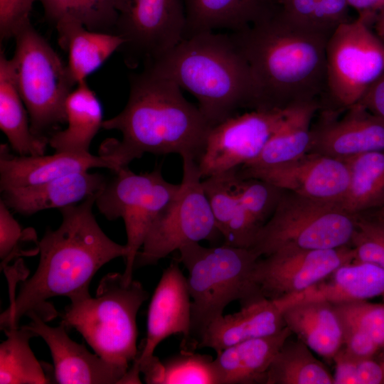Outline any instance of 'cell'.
<instances>
[{
    "label": "cell",
    "mask_w": 384,
    "mask_h": 384,
    "mask_svg": "<svg viewBox=\"0 0 384 384\" xmlns=\"http://www.w3.org/2000/svg\"><path fill=\"white\" fill-rule=\"evenodd\" d=\"M97 194L59 209L61 224L48 229L39 241L37 270L1 314V329L19 326L21 317L32 311L46 321L52 319L58 313L48 299L64 296L72 302L90 297L89 285L98 270L114 258L126 257V245L111 240L93 215Z\"/></svg>",
    "instance_id": "6da1fadb"
},
{
    "label": "cell",
    "mask_w": 384,
    "mask_h": 384,
    "mask_svg": "<svg viewBox=\"0 0 384 384\" xmlns=\"http://www.w3.org/2000/svg\"><path fill=\"white\" fill-rule=\"evenodd\" d=\"M129 82L125 107L102 126L120 132L122 138L105 139L99 154L122 167L146 153L176 154L198 162L213 127L198 106L183 97L176 83L148 68L132 73Z\"/></svg>",
    "instance_id": "7a4b0ae2"
},
{
    "label": "cell",
    "mask_w": 384,
    "mask_h": 384,
    "mask_svg": "<svg viewBox=\"0 0 384 384\" xmlns=\"http://www.w3.org/2000/svg\"><path fill=\"white\" fill-rule=\"evenodd\" d=\"M230 34L250 70L252 110L285 109L325 96L329 36L291 24L279 14Z\"/></svg>",
    "instance_id": "3957f363"
},
{
    "label": "cell",
    "mask_w": 384,
    "mask_h": 384,
    "mask_svg": "<svg viewBox=\"0 0 384 384\" xmlns=\"http://www.w3.org/2000/svg\"><path fill=\"white\" fill-rule=\"evenodd\" d=\"M193 95L212 126L252 110L254 88L249 65L230 33L204 32L183 39L146 64Z\"/></svg>",
    "instance_id": "277c9868"
},
{
    "label": "cell",
    "mask_w": 384,
    "mask_h": 384,
    "mask_svg": "<svg viewBox=\"0 0 384 384\" xmlns=\"http://www.w3.org/2000/svg\"><path fill=\"white\" fill-rule=\"evenodd\" d=\"M178 251L177 260L188 272L191 299L190 331L182 346L194 351L207 327L230 303L238 300L244 306L263 299L252 278L260 257L250 248L225 244L207 247L195 242Z\"/></svg>",
    "instance_id": "5b68a950"
},
{
    "label": "cell",
    "mask_w": 384,
    "mask_h": 384,
    "mask_svg": "<svg viewBox=\"0 0 384 384\" xmlns=\"http://www.w3.org/2000/svg\"><path fill=\"white\" fill-rule=\"evenodd\" d=\"M142 284L127 282L122 274L102 278L95 297L72 302L61 314V323L75 329L107 362L128 372L139 356L137 313L147 298Z\"/></svg>",
    "instance_id": "8992f818"
},
{
    "label": "cell",
    "mask_w": 384,
    "mask_h": 384,
    "mask_svg": "<svg viewBox=\"0 0 384 384\" xmlns=\"http://www.w3.org/2000/svg\"><path fill=\"white\" fill-rule=\"evenodd\" d=\"M356 216L336 202L284 191L252 249L260 257L282 249L326 250L351 245Z\"/></svg>",
    "instance_id": "52a82bcc"
},
{
    "label": "cell",
    "mask_w": 384,
    "mask_h": 384,
    "mask_svg": "<svg viewBox=\"0 0 384 384\" xmlns=\"http://www.w3.org/2000/svg\"><path fill=\"white\" fill-rule=\"evenodd\" d=\"M11 61L32 132L46 136L66 122L65 103L74 82L65 64L30 21L17 31Z\"/></svg>",
    "instance_id": "ba28073f"
},
{
    "label": "cell",
    "mask_w": 384,
    "mask_h": 384,
    "mask_svg": "<svg viewBox=\"0 0 384 384\" xmlns=\"http://www.w3.org/2000/svg\"><path fill=\"white\" fill-rule=\"evenodd\" d=\"M181 159L183 177L178 191L149 230L137 255L134 269L156 264L185 245L222 238L202 186L197 161L190 157Z\"/></svg>",
    "instance_id": "9c48e42d"
},
{
    "label": "cell",
    "mask_w": 384,
    "mask_h": 384,
    "mask_svg": "<svg viewBox=\"0 0 384 384\" xmlns=\"http://www.w3.org/2000/svg\"><path fill=\"white\" fill-rule=\"evenodd\" d=\"M115 176L98 193L95 206L109 220L122 218L127 234V255L124 280L133 279L134 261L155 219L176 194L180 184L167 181L160 168L136 174L127 166L114 172Z\"/></svg>",
    "instance_id": "30bf717a"
},
{
    "label": "cell",
    "mask_w": 384,
    "mask_h": 384,
    "mask_svg": "<svg viewBox=\"0 0 384 384\" xmlns=\"http://www.w3.org/2000/svg\"><path fill=\"white\" fill-rule=\"evenodd\" d=\"M366 15L337 28L326 44V90L331 110L357 104L384 71V42Z\"/></svg>",
    "instance_id": "8fae6325"
},
{
    "label": "cell",
    "mask_w": 384,
    "mask_h": 384,
    "mask_svg": "<svg viewBox=\"0 0 384 384\" xmlns=\"http://www.w3.org/2000/svg\"><path fill=\"white\" fill-rule=\"evenodd\" d=\"M185 28L183 0H129L115 34L124 41L119 49L124 63L134 69L173 49L184 38Z\"/></svg>",
    "instance_id": "7c38bea8"
},
{
    "label": "cell",
    "mask_w": 384,
    "mask_h": 384,
    "mask_svg": "<svg viewBox=\"0 0 384 384\" xmlns=\"http://www.w3.org/2000/svg\"><path fill=\"white\" fill-rule=\"evenodd\" d=\"M285 109L252 110L213 126L198 161L201 177L236 170L255 159L283 122Z\"/></svg>",
    "instance_id": "4fadbf2b"
},
{
    "label": "cell",
    "mask_w": 384,
    "mask_h": 384,
    "mask_svg": "<svg viewBox=\"0 0 384 384\" xmlns=\"http://www.w3.org/2000/svg\"><path fill=\"white\" fill-rule=\"evenodd\" d=\"M353 260L351 245L326 250L282 249L260 257L252 278L262 297L278 299L304 293Z\"/></svg>",
    "instance_id": "5bb4252c"
},
{
    "label": "cell",
    "mask_w": 384,
    "mask_h": 384,
    "mask_svg": "<svg viewBox=\"0 0 384 384\" xmlns=\"http://www.w3.org/2000/svg\"><path fill=\"white\" fill-rule=\"evenodd\" d=\"M238 175L261 179L307 198L338 203L349 183L348 167L343 159L313 151L277 165L240 168Z\"/></svg>",
    "instance_id": "9a60e30c"
},
{
    "label": "cell",
    "mask_w": 384,
    "mask_h": 384,
    "mask_svg": "<svg viewBox=\"0 0 384 384\" xmlns=\"http://www.w3.org/2000/svg\"><path fill=\"white\" fill-rule=\"evenodd\" d=\"M28 329L47 343L53 361L55 382L60 384L124 383L127 371L90 353L73 341L63 323L52 327L35 312H30Z\"/></svg>",
    "instance_id": "2e32d148"
},
{
    "label": "cell",
    "mask_w": 384,
    "mask_h": 384,
    "mask_svg": "<svg viewBox=\"0 0 384 384\" xmlns=\"http://www.w3.org/2000/svg\"><path fill=\"white\" fill-rule=\"evenodd\" d=\"M176 260L164 271L151 299L144 344L132 367H139L154 355L159 344L176 334L188 336L191 319V299L186 277ZM141 373V372H140Z\"/></svg>",
    "instance_id": "e0dca14e"
},
{
    "label": "cell",
    "mask_w": 384,
    "mask_h": 384,
    "mask_svg": "<svg viewBox=\"0 0 384 384\" xmlns=\"http://www.w3.org/2000/svg\"><path fill=\"white\" fill-rule=\"evenodd\" d=\"M340 119L328 109L311 127V151L344 159L356 155L384 151V121L356 104Z\"/></svg>",
    "instance_id": "ac0fdd59"
},
{
    "label": "cell",
    "mask_w": 384,
    "mask_h": 384,
    "mask_svg": "<svg viewBox=\"0 0 384 384\" xmlns=\"http://www.w3.org/2000/svg\"><path fill=\"white\" fill-rule=\"evenodd\" d=\"M121 167L108 156L90 152L14 156L9 153V146L3 144L0 146V190L37 184L93 168L114 172Z\"/></svg>",
    "instance_id": "d6986e66"
},
{
    "label": "cell",
    "mask_w": 384,
    "mask_h": 384,
    "mask_svg": "<svg viewBox=\"0 0 384 384\" xmlns=\"http://www.w3.org/2000/svg\"><path fill=\"white\" fill-rule=\"evenodd\" d=\"M298 299L297 295L278 299H260L231 314H223L206 329L197 348L216 353L235 343L274 334L284 328V309Z\"/></svg>",
    "instance_id": "ffe728a7"
},
{
    "label": "cell",
    "mask_w": 384,
    "mask_h": 384,
    "mask_svg": "<svg viewBox=\"0 0 384 384\" xmlns=\"http://www.w3.org/2000/svg\"><path fill=\"white\" fill-rule=\"evenodd\" d=\"M107 181L99 173L83 171L31 186L1 191L13 211L31 215L39 211L77 204L98 193Z\"/></svg>",
    "instance_id": "44dd1931"
},
{
    "label": "cell",
    "mask_w": 384,
    "mask_h": 384,
    "mask_svg": "<svg viewBox=\"0 0 384 384\" xmlns=\"http://www.w3.org/2000/svg\"><path fill=\"white\" fill-rule=\"evenodd\" d=\"M183 4L184 38L219 29L243 31L279 11V0H183Z\"/></svg>",
    "instance_id": "7402d4cb"
},
{
    "label": "cell",
    "mask_w": 384,
    "mask_h": 384,
    "mask_svg": "<svg viewBox=\"0 0 384 384\" xmlns=\"http://www.w3.org/2000/svg\"><path fill=\"white\" fill-rule=\"evenodd\" d=\"M283 318L292 334L322 358L334 361L342 348L343 324L334 303L302 295L284 309Z\"/></svg>",
    "instance_id": "603a6c76"
},
{
    "label": "cell",
    "mask_w": 384,
    "mask_h": 384,
    "mask_svg": "<svg viewBox=\"0 0 384 384\" xmlns=\"http://www.w3.org/2000/svg\"><path fill=\"white\" fill-rule=\"evenodd\" d=\"M292 335L285 326L274 334L246 340L218 352L214 362L220 384H265L272 361Z\"/></svg>",
    "instance_id": "cb8c5ba5"
},
{
    "label": "cell",
    "mask_w": 384,
    "mask_h": 384,
    "mask_svg": "<svg viewBox=\"0 0 384 384\" xmlns=\"http://www.w3.org/2000/svg\"><path fill=\"white\" fill-rule=\"evenodd\" d=\"M55 26L58 43L68 53L67 66L76 85L85 80L124 42L117 34L90 31L70 16L62 18Z\"/></svg>",
    "instance_id": "d4e9b609"
},
{
    "label": "cell",
    "mask_w": 384,
    "mask_h": 384,
    "mask_svg": "<svg viewBox=\"0 0 384 384\" xmlns=\"http://www.w3.org/2000/svg\"><path fill=\"white\" fill-rule=\"evenodd\" d=\"M237 170L203 178L202 186L223 244L251 248L260 227L246 211L234 188Z\"/></svg>",
    "instance_id": "484cf974"
},
{
    "label": "cell",
    "mask_w": 384,
    "mask_h": 384,
    "mask_svg": "<svg viewBox=\"0 0 384 384\" xmlns=\"http://www.w3.org/2000/svg\"><path fill=\"white\" fill-rule=\"evenodd\" d=\"M65 103L67 127L48 137V145L56 152H90L93 138L102 126V107L86 80L78 83Z\"/></svg>",
    "instance_id": "4316f807"
},
{
    "label": "cell",
    "mask_w": 384,
    "mask_h": 384,
    "mask_svg": "<svg viewBox=\"0 0 384 384\" xmlns=\"http://www.w3.org/2000/svg\"><path fill=\"white\" fill-rule=\"evenodd\" d=\"M28 111L17 88L11 59L0 52V129L20 156L45 154L48 138L31 131Z\"/></svg>",
    "instance_id": "83f0119b"
},
{
    "label": "cell",
    "mask_w": 384,
    "mask_h": 384,
    "mask_svg": "<svg viewBox=\"0 0 384 384\" xmlns=\"http://www.w3.org/2000/svg\"><path fill=\"white\" fill-rule=\"evenodd\" d=\"M321 107L319 101H307L287 107L286 116L260 155L240 168H260L285 163L308 152L312 144L311 122Z\"/></svg>",
    "instance_id": "f1b7e54d"
},
{
    "label": "cell",
    "mask_w": 384,
    "mask_h": 384,
    "mask_svg": "<svg viewBox=\"0 0 384 384\" xmlns=\"http://www.w3.org/2000/svg\"><path fill=\"white\" fill-rule=\"evenodd\" d=\"M302 294L304 299H322L332 303L384 297V268L372 262L353 260L341 265Z\"/></svg>",
    "instance_id": "f546056e"
},
{
    "label": "cell",
    "mask_w": 384,
    "mask_h": 384,
    "mask_svg": "<svg viewBox=\"0 0 384 384\" xmlns=\"http://www.w3.org/2000/svg\"><path fill=\"white\" fill-rule=\"evenodd\" d=\"M349 183L341 207L356 215L384 207V151H370L343 159Z\"/></svg>",
    "instance_id": "4dcf8cb0"
},
{
    "label": "cell",
    "mask_w": 384,
    "mask_h": 384,
    "mask_svg": "<svg viewBox=\"0 0 384 384\" xmlns=\"http://www.w3.org/2000/svg\"><path fill=\"white\" fill-rule=\"evenodd\" d=\"M6 339L0 345L1 384L55 383L50 366L35 357L29 345L36 334L26 325L4 329Z\"/></svg>",
    "instance_id": "1f68e13d"
},
{
    "label": "cell",
    "mask_w": 384,
    "mask_h": 384,
    "mask_svg": "<svg viewBox=\"0 0 384 384\" xmlns=\"http://www.w3.org/2000/svg\"><path fill=\"white\" fill-rule=\"evenodd\" d=\"M139 370L149 384H220L214 359L193 351L182 349L164 362L154 356Z\"/></svg>",
    "instance_id": "d6a6232c"
},
{
    "label": "cell",
    "mask_w": 384,
    "mask_h": 384,
    "mask_svg": "<svg viewBox=\"0 0 384 384\" xmlns=\"http://www.w3.org/2000/svg\"><path fill=\"white\" fill-rule=\"evenodd\" d=\"M311 351L289 337L272 361L265 384H334V375Z\"/></svg>",
    "instance_id": "836d02e7"
},
{
    "label": "cell",
    "mask_w": 384,
    "mask_h": 384,
    "mask_svg": "<svg viewBox=\"0 0 384 384\" xmlns=\"http://www.w3.org/2000/svg\"><path fill=\"white\" fill-rule=\"evenodd\" d=\"M43 8L46 20L55 24L70 16L90 31L115 34L119 14L129 0H37Z\"/></svg>",
    "instance_id": "e575fe53"
},
{
    "label": "cell",
    "mask_w": 384,
    "mask_h": 384,
    "mask_svg": "<svg viewBox=\"0 0 384 384\" xmlns=\"http://www.w3.org/2000/svg\"><path fill=\"white\" fill-rule=\"evenodd\" d=\"M356 225L351 246L354 260L384 268V207L356 215Z\"/></svg>",
    "instance_id": "d590c367"
},
{
    "label": "cell",
    "mask_w": 384,
    "mask_h": 384,
    "mask_svg": "<svg viewBox=\"0 0 384 384\" xmlns=\"http://www.w3.org/2000/svg\"><path fill=\"white\" fill-rule=\"evenodd\" d=\"M238 170L233 177L234 188L246 211L261 228L272 215L284 190L261 179L240 178Z\"/></svg>",
    "instance_id": "8d00e7d4"
},
{
    "label": "cell",
    "mask_w": 384,
    "mask_h": 384,
    "mask_svg": "<svg viewBox=\"0 0 384 384\" xmlns=\"http://www.w3.org/2000/svg\"><path fill=\"white\" fill-rule=\"evenodd\" d=\"M31 243L39 245L33 228H23L11 214L9 208L0 200V260L1 270L21 256H33L25 249Z\"/></svg>",
    "instance_id": "74e56055"
},
{
    "label": "cell",
    "mask_w": 384,
    "mask_h": 384,
    "mask_svg": "<svg viewBox=\"0 0 384 384\" xmlns=\"http://www.w3.org/2000/svg\"><path fill=\"white\" fill-rule=\"evenodd\" d=\"M342 321L384 346V303L367 300L334 303Z\"/></svg>",
    "instance_id": "f35d334b"
},
{
    "label": "cell",
    "mask_w": 384,
    "mask_h": 384,
    "mask_svg": "<svg viewBox=\"0 0 384 384\" xmlns=\"http://www.w3.org/2000/svg\"><path fill=\"white\" fill-rule=\"evenodd\" d=\"M334 361V384H384L382 366L372 358H355L341 348Z\"/></svg>",
    "instance_id": "ab89813d"
},
{
    "label": "cell",
    "mask_w": 384,
    "mask_h": 384,
    "mask_svg": "<svg viewBox=\"0 0 384 384\" xmlns=\"http://www.w3.org/2000/svg\"><path fill=\"white\" fill-rule=\"evenodd\" d=\"M350 6L347 0H321L304 28L330 37L349 18Z\"/></svg>",
    "instance_id": "60d3db41"
},
{
    "label": "cell",
    "mask_w": 384,
    "mask_h": 384,
    "mask_svg": "<svg viewBox=\"0 0 384 384\" xmlns=\"http://www.w3.org/2000/svg\"><path fill=\"white\" fill-rule=\"evenodd\" d=\"M37 0H0L1 41L14 38L18 30L30 21L29 14Z\"/></svg>",
    "instance_id": "b9f144b4"
},
{
    "label": "cell",
    "mask_w": 384,
    "mask_h": 384,
    "mask_svg": "<svg viewBox=\"0 0 384 384\" xmlns=\"http://www.w3.org/2000/svg\"><path fill=\"white\" fill-rule=\"evenodd\" d=\"M321 0H279V16L285 21L304 27Z\"/></svg>",
    "instance_id": "7bdbcfd3"
},
{
    "label": "cell",
    "mask_w": 384,
    "mask_h": 384,
    "mask_svg": "<svg viewBox=\"0 0 384 384\" xmlns=\"http://www.w3.org/2000/svg\"><path fill=\"white\" fill-rule=\"evenodd\" d=\"M357 104L384 121V71Z\"/></svg>",
    "instance_id": "ee69618b"
},
{
    "label": "cell",
    "mask_w": 384,
    "mask_h": 384,
    "mask_svg": "<svg viewBox=\"0 0 384 384\" xmlns=\"http://www.w3.org/2000/svg\"><path fill=\"white\" fill-rule=\"evenodd\" d=\"M350 7L355 9L358 14L369 17L373 24L376 17L384 12V0H347Z\"/></svg>",
    "instance_id": "f6af8a7d"
},
{
    "label": "cell",
    "mask_w": 384,
    "mask_h": 384,
    "mask_svg": "<svg viewBox=\"0 0 384 384\" xmlns=\"http://www.w3.org/2000/svg\"><path fill=\"white\" fill-rule=\"evenodd\" d=\"M372 27L376 35L384 42V12L376 17Z\"/></svg>",
    "instance_id": "bcb514c9"
},
{
    "label": "cell",
    "mask_w": 384,
    "mask_h": 384,
    "mask_svg": "<svg viewBox=\"0 0 384 384\" xmlns=\"http://www.w3.org/2000/svg\"><path fill=\"white\" fill-rule=\"evenodd\" d=\"M384 372V361L380 363Z\"/></svg>",
    "instance_id": "7dc6e473"
}]
</instances>
